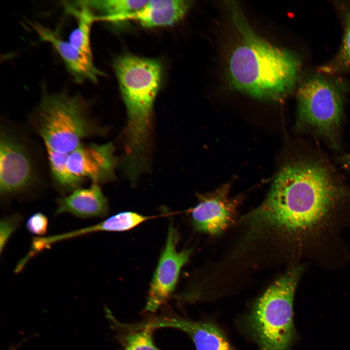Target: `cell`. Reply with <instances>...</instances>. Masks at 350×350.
<instances>
[{
	"mask_svg": "<svg viewBox=\"0 0 350 350\" xmlns=\"http://www.w3.org/2000/svg\"><path fill=\"white\" fill-rule=\"evenodd\" d=\"M347 198L350 191L326 167L297 160L280 169L264 201L248 218L254 227L301 242L327 227Z\"/></svg>",
	"mask_w": 350,
	"mask_h": 350,
	"instance_id": "obj_1",
	"label": "cell"
},
{
	"mask_svg": "<svg viewBox=\"0 0 350 350\" xmlns=\"http://www.w3.org/2000/svg\"><path fill=\"white\" fill-rule=\"evenodd\" d=\"M227 4L241 39L228 62L230 84L235 89L254 98L280 101L296 86L300 69L299 59L292 52L259 35L237 2Z\"/></svg>",
	"mask_w": 350,
	"mask_h": 350,
	"instance_id": "obj_2",
	"label": "cell"
},
{
	"mask_svg": "<svg viewBox=\"0 0 350 350\" xmlns=\"http://www.w3.org/2000/svg\"><path fill=\"white\" fill-rule=\"evenodd\" d=\"M127 113L120 164L131 175L148 170L152 147L153 111L162 78L158 60L125 54L114 62Z\"/></svg>",
	"mask_w": 350,
	"mask_h": 350,
	"instance_id": "obj_3",
	"label": "cell"
},
{
	"mask_svg": "<svg viewBox=\"0 0 350 350\" xmlns=\"http://www.w3.org/2000/svg\"><path fill=\"white\" fill-rule=\"evenodd\" d=\"M42 89L30 121L42 139L47 156L60 157L66 160L85 139L107 133V128L93 117L89 100L77 93Z\"/></svg>",
	"mask_w": 350,
	"mask_h": 350,
	"instance_id": "obj_4",
	"label": "cell"
},
{
	"mask_svg": "<svg viewBox=\"0 0 350 350\" xmlns=\"http://www.w3.org/2000/svg\"><path fill=\"white\" fill-rule=\"evenodd\" d=\"M303 270L302 265L289 268L255 303L247 324L259 350H289L296 336L293 299Z\"/></svg>",
	"mask_w": 350,
	"mask_h": 350,
	"instance_id": "obj_5",
	"label": "cell"
},
{
	"mask_svg": "<svg viewBox=\"0 0 350 350\" xmlns=\"http://www.w3.org/2000/svg\"><path fill=\"white\" fill-rule=\"evenodd\" d=\"M26 138L7 124L0 132V194L3 199L25 194L39 182L34 153Z\"/></svg>",
	"mask_w": 350,
	"mask_h": 350,
	"instance_id": "obj_6",
	"label": "cell"
},
{
	"mask_svg": "<svg viewBox=\"0 0 350 350\" xmlns=\"http://www.w3.org/2000/svg\"><path fill=\"white\" fill-rule=\"evenodd\" d=\"M299 124L332 138L342 115V95L331 81L320 75L308 78L297 93Z\"/></svg>",
	"mask_w": 350,
	"mask_h": 350,
	"instance_id": "obj_7",
	"label": "cell"
},
{
	"mask_svg": "<svg viewBox=\"0 0 350 350\" xmlns=\"http://www.w3.org/2000/svg\"><path fill=\"white\" fill-rule=\"evenodd\" d=\"M178 239L177 230L171 224L150 284L146 311L154 313L168 299L175 288L181 269L189 260L192 249L178 251Z\"/></svg>",
	"mask_w": 350,
	"mask_h": 350,
	"instance_id": "obj_8",
	"label": "cell"
},
{
	"mask_svg": "<svg viewBox=\"0 0 350 350\" xmlns=\"http://www.w3.org/2000/svg\"><path fill=\"white\" fill-rule=\"evenodd\" d=\"M114 150L112 142L102 144L83 142L67 156L66 169L82 184L87 179L99 184L112 181L116 179L115 170L119 164Z\"/></svg>",
	"mask_w": 350,
	"mask_h": 350,
	"instance_id": "obj_9",
	"label": "cell"
},
{
	"mask_svg": "<svg viewBox=\"0 0 350 350\" xmlns=\"http://www.w3.org/2000/svg\"><path fill=\"white\" fill-rule=\"evenodd\" d=\"M230 185L225 184L209 193L198 195V204L190 210L191 220L199 231L222 233L234 222L240 198L229 197Z\"/></svg>",
	"mask_w": 350,
	"mask_h": 350,
	"instance_id": "obj_10",
	"label": "cell"
},
{
	"mask_svg": "<svg viewBox=\"0 0 350 350\" xmlns=\"http://www.w3.org/2000/svg\"><path fill=\"white\" fill-rule=\"evenodd\" d=\"M138 328L154 331L170 328L183 331L192 339L196 350H226L231 349L221 330L210 323L194 321L177 315H161L136 324Z\"/></svg>",
	"mask_w": 350,
	"mask_h": 350,
	"instance_id": "obj_11",
	"label": "cell"
},
{
	"mask_svg": "<svg viewBox=\"0 0 350 350\" xmlns=\"http://www.w3.org/2000/svg\"><path fill=\"white\" fill-rule=\"evenodd\" d=\"M30 25L42 40L50 43L57 52L75 82L82 83L88 81L95 83L99 77L105 75L94 65L93 58L80 51L68 41L62 39L51 29L35 22Z\"/></svg>",
	"mask_w": 350,
	"mask_h": 350,
	"instance_id": "obj_12",
	"label": "cell"
},
{
	"mask_svg": "<svg viewBox=\"0 0 350 350\" xmlns=\"http://www.w3.org/2000/svg\"><path fill=\"white\" fill-rule=\"evenodd\" d=\"M55 213H67L81 218L105 217L109 205L100 184L93 183L88 187L79 188L56 200Z\"/></svg>",
	"mask_w": 350,
	"mask_h": 350,
	"instance_id": "obj_13",
	"label": "cell"
},
{
	"mask_svg": "<svg viewBox=\"0 0 350 350\" xmlns=\"http://www.w3.org/2000/svg\"><path fill=\"white\" fill-rule=\"evenodd\" d=\"M186 0H154L139 10L124 17L122 21L133 20L145 28L170 26L182 19L192 5Z\"/></svg>",
	"mask_w": 350,
	"mask_h": 350,
	"instance_id": "obj_14",
	"label": "cell"
},
{
	"mask_svg": "<svg viewBox=\"0 0 350 350\" xmlns=\"http://www.w3.org/2000/svg\"><path fill=\"white\" fill-rule=\"evenodd\" d=\"M152 216L136 212L125 211L112 215L95 225L59 234L44 237L45 245L49 247L56 243L98 232L128 231L151 219Z\"/></svg>",
	"mask_w": 350,
	"mask_h": 350,
	"instance_id": "obj_15",
	"label": "cell"
},
{
	"mask_svg": "<svg viewBox=\"0 0 350 350\" xmlns=\"http://www.w3.org/2000/svg\"><path fill=\"white\" fill-rule=\"evenodd\" d=\"M68 11L77 19V26L70 33L68 41L81 52L93 58L90 45L92 23L96 21L93 11L85 0L68 4Z\"/></svg>",
	"mask_w": 350,
	"mask_h": 350,
	"instance_id": "obj_16",
	"label": "cell"
},
{
	"mask_svg": "<svg viewBox=\"0 0 350 350\" xmlns=\"http://www.w3.org/2000/svg\"><path fill=\"white\" fill-rule=\"evenodd\" d=\"M148 1L105 0L85 2L93 12L100 13L96 16V20L117 22L122 21L124 17L141 8Z\"/></svg>",
	"mask_w": 350,
	"mask_h": 350,
	"instance_id": "obj_17",
	"label": "cell"
},
{
	"mask_svg": "<svg viewBox=\"0 0 350 350\" xmlns=\"http://www.w3.org/2000/svg\"><path fill=\"white\" fill-rule=\"evenodd\" d=\"M107 315L115 326L123 331L120 335V340L123 350H162L154 344L152 337L153 330L148 328H127L117 322L109 312Z\"/></svg>",
	"mask_w": 350,
	"mask_h": 350,
	"instance_id": "obj_18",
	"label": "cell"
},
{
	"mask_svg": "<svg viewBox=\"0 0 350 350\" xmlns=\"http://www.w3.org/2000/svg\"><path fill=\"white\" fill-rule=\"evenodd\" d=\"M332 70H350V9L345 16V31L341 48L334 61Z\"/></svg>",
	"mask_w": 350,
	"mask_h": 350,
	"instance_id": "obj_19",
	"label": "cell"
},
{
	"mask_svg": "<svg viewBox=\"0 0 350 350\" xmlns=\"http://www.w3.org/2000/svg\"><path fill=\"white\" fill-rule=\"evenodd\" d=\"M22 220V217L19 213H14L1 219L0 224V254L2 253L9 238L20 225Z\"/></svg>",
	"mask_w": 350,
	"mask_h": 350,
	"instance_id": "obj_20",
	"label": "cell"
},
{
	"mask_svg": "<svg viewBox=\"0 0 350 350\" xmlns=\"http://www.w3.org/2000/svg\"><path fill=\"white\" fill-rule=\"evenodd\" d=\"M48 223V219L46 215L41 212H36L29 218L26 227L31 233L42 236L47 232Z\"/></svg>",
	"mask_w": 350,
	"mask_h": 350,
	"instance_id": "obj_21",
	"label": "cell"
},
{
	"mask_svg": "<svg viewBox=\"0 0 350 350\" xmlns=\"http://www.w3.org/2000/svg\"><path fill=\"white\" fill-rule=\"evenodd\" d=\"M344 160L345 164L350 167V153L345 157Z\"/></svg>",
	"mask_w": 350,
	"mask_h": 350,
	"instance_id": "obj_22",
	"label": "cell"
},
{
	"mask_svg": "<svg viewBox=\"0 0 350 350\" xmlns=\"http://www.w3.org/2000/svg\"><path fill=\"white\" fill-rule=\"evenodd\" d=\"M226 350H232L231 349Z\"/></svg>",
	"mask_w": 350,
	"mask_h": 350,
	"instance_id": "obj_23",
	"label": "cell"
}]
</instances>
